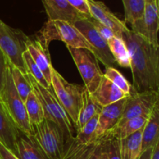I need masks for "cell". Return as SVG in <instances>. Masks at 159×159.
<instances>
[{"label": "cell", "mask_w": 159, "mask_h": 159, "mask_svg": "<svg viewBox=\"0 0 159 159\" xmlns=\"http://www.w3.org/2000/svg\"><path fill=\"white\" fill-rule=\"evenodd\" d=\"M130 59L131 92H159V47L129 30L122 34Z\"/></svg>", "instance_id": "cell-1"}, {"label": "cell", "mask_w": 159, "mask_h": 159, "mask_svg": "<svg viewBox=\"0 0 159 159\" xmlns=\"http://www.w3.org/2000/svg\"><path fill=\"white\" fill-rule=\"evenodd\" d=\"M26 75L30 82L33 93L37 96L43 107L44 119L52 121L60 127L67 142L74 138V125L65 109L56 97L53 89H48L43 88L36 82L29 73Z\"/></svg>", "instance_id": "cell-2"}, {"label": "cell", "mask_w": 159, "mask_h": 159, "mask_svg": "<svg viewBox=\"0 0 159 159\" xmlns=\"http://www.w3.org/2000/svg\"><path fill=\"white\" fill-rule=\"evenodd\" d=\"M40 35L36 40L40 42L45 48L48 49L52 40H57L64 42L67 47L82 48L91 51L94 55V48L87 41L83 35L72 24L62 20H48L39 32Z\"/></svg>", "instance_id": "cell-3"}, {"label": "cell", "mask_w": 159, "mask_h": 159, "mask_svg": "<svg viewBox=\"0 0 159 159\" xmlns=\"http://www.w3.org/2000/svg\"><path fill=\"white\" fill-rule=\"evenodd\" d=\"M51 85L56 97L75 126L78 121L82 107V95L85 89V86L70 83L54 68L51 71Z\"/></svg>", "instance_id": "cell-4"}, {"label": "cell", "mask_w": 159, "mask_h": 159, "mask_svg": "<svg viewBox=\"0 0 159 159\" xmlns=\"http://www.w3.org/2000/svg\"><path fill=\"white\" fill-rule=\"evenodd\" d=\"M30 37L21 30L10 27L0 20V49L7 57L9 64L24 75L28 71L23 60V52Z\"/></svg>", "instance_id": "cell-5"}, {"label": "cell", "mask_w": 159, "mask_h": 159, "mask_svg": "<svg viewBox=\"0 0 159 159\" xmlns=\"http://www.w3.org/2000/svg\"><path fill=\"white\" fill-rule=\"evenodd\" d=\"M32 136L49 159H59L66 147V139L60 127L52 121L43 119L31 126Z\"/></svg>", "instance_id": "cell-6"}, {"label": "cell", "mask_w": 159, "mask_h": 159, "mask_svg": "<svg viewBox=\"0 0 159 159\" xmlns=\"http://www.w3.org/2000/svg\"><path fill=\"white\" fill-rule=\"evenodd\" d=\"M0 100L18 130L26 135H32V128L28 120L24 102L16 90L9 66L4 87L0 93Z\"/></svg>", "instance_id": "cell-7"}, {"label": "cell", "mask_w": 159, "mask_h": 159, "mask_svg": "<svg viewBox=\"0 0 159 159\" xmlns=\"http://www.w3.org/2000/svg\"><path fill=\"white\" fill-rule=\"evenodd\" d=\"M67 48L83 79L85 89L93 94L99 86L103 75V73L99 68L98 60L88 50L71 47Z\"/></svg>", "instance_id": "cell-8"}, {"label": "cell", "mask_w": 159, "mask_h": 159, "mask_svg": "<svg viewBox=\"0 0 159 159\" xmlns=\"http://www.w3.org/2000/svg\"><path fill=\"white\" fill-rule=\"evenodd\" d=\"M73 26L80 31L87 41L94 48V56L96 58L102 62L106 68H115L116 63L110 52L107 41L96 30L89 18L84 17L80 19Z\"/></svg>", "instance_id": "cell-9"}, {"label": "cell", "mask_w": 159, "mask_h": 159, "mask_svg": "<svg viewBox=\"0 0 159 159\" xmlns=\"http://www.w3.org/2000/svg\"><path fill=\"white\" fill-rule=\"evenodd\" d=\"M159 103L158 93H136L131 92L127 96L123 110L122 116L117 126L121 125L128 120L141 116H149L154 108Z\"/></svg>", "instance_id": "cell-10"}, {"label": "cell", "mask_w": 159, "mask_h": 159, "mask_svg": "<svg viewBox=\"0 0 159 159\" xmlns=\"http://www.w3.org/2000/svg\"><path fill=\"white\" fill-rule=\"evenodd\" d=\"M158 4L159 2L155 0H145L142 17L130 25L131 31L141 35L156 47H159Z\"/></svg>", "instance_id": "cell-11"}, {"label": "cell", "mask_w": 159, "mask_h": 159, "mask_svg": "<svg viewBox=\"0 0 159 159\" xmlns=\"http://www.w3.org/2000/svg\"><path fill=\"white\" fill-rule=\"evenodd\" d=\"M87 3L91 17L111 30L115 36L121 37L123 34L130 30L125 23L117 18L103 2L97 0H87Z\"/></svg>", "instance_id": "cell-12"}, {"label": "cell", "mask_w": 159, "mask_h": 159, "mask_svg": "<svg viewBox=\"0 0 159 159\" xmlns=\"http://www.w3.org/2000/svg\"><path fill=\"white\" fill-rule=\"evenodd\" d=\"M127 98L102 107L98 119L96 130V142L104 134L115 128L119 124Z\"/></svg>", "instance_id": "cell-13"}, {"label": "cell", "mask_w": 159, "mask_h": 159, "mask_svg": "<svg viewBox=\"0 0 159 159\" xmlns=\"http://www.w3.org/2000/svg\"><path fill=\"white\" fill-rule=\"evenodd\" d=\"M49 20H62L74 24L85 17L75 9L67 0H41ZM87 18V17H86Z\"/></svg>", "instance_id": "cell-14"}, {"label": "cell", "mask_w": 159, "mask_h": 159, "mask_svg": "<svg viewBox=\"0 0 159 159\" xmlns=\"http://www.w3.org/2000/svg\"><path fill=\"white\" fill-rule=\"evenodd\" d=\"M20 131L9 116L0 100V143L16 154Z\"/></svg>", "instance_id": "cell-15"}, {"label": "cell", "mask_w": 159, "mask_h": 159, "mask_svg": "<svg viewBox=\"0 0 159 159\" xmlns=\"http://www.w3.org/2000/svg\"><path fill=\"white\" fill-rule=\"evenodd\" d=\"M26 50L30 54L36 65L38 66L40 71L44 75L48 83L51 85V57H50L48 49L45 48L37 40H31L29 38L26 43Z\"/></svg>", "instance_id": "cell-16"}, {"label": "cell", "mask_w": 159, "mask_h": 159, "mask_svg": "<svg viewBox=\"0 0 159 159\" xmlns=\"http://www.w3.org/2000/svg\"><path fill=\"white\" fill-rule=\"evenodd\" d=\"M92 95L101 107L114 103L129 96L123 93L104 75H102L99 86Z\"/></svg>", "instance_id": "cell-17"}, {"label": "cell", "mask_w": 159, "mask_h": 159, "mask_svg": "<svg viewBox=\"0 0 159 159\" xmlns=\"http://www.w3.org/2000/svg\"><path fill=\"white\" fill-rule=\"evenodd\" d=\"M159 141V103L155 106L142 129L141 152L155 147Z\"/></svg>", "instance_id": "cell-18"}, {"label": "cell", "mask_w": 159, "mask_h": 159, "mask_svg": "<svg viewBox=\"0 0 159 159\" xmlns=\"http://www.w3.org/2000/svg\"><path fill=\"white\" fill-rule=\"evenodd\" d=\"M16 155L20 159H49L32 135L21 132L17 139Z\"/></svg>", "instance_id": "cell-19"}, {"label": "cell", "mask_w": 159, "mask_h": 159, "mask_svg": "<svg viewBox=\"0 0 159 159\" xmlns=\"http://www.w3.org/2000/svg\"><path fill=\"white\" fill-rule=\"evenodd\" d=\"M102 108V107H101L93 98V95L88 90L85 89L82 95V103L79 111L78 121L75 125L76 131H79L80 129H82L84 125L95 115L100 113Z\"/></svg>", "instance_id": "cell-20"}, {"label": "cell", "mask_w": 159, "mask_h": 159, "mask_svg": "<svg viewBox=\"0 0 159 159\" xmlns=\"http://www.w3.org/2000/svg\"><path fill=\"white\" fill-rule=\"evenodd\" d=\"M149 116H137L128 120L121 125L116 126L115 128L104 134L102 137H114L120 140L127 138L130 135L141 130L145 125Z\"/></svg>", "instance_id": "cell-21"}, {"label": "cell", "mask_w": 159, "mask_h": 159, "mask_svg": "<svg viewBox=\"0 0 159 159\" xmlns=\"http://www.w3.org/2000/svg\"><path fill=\"white\" fill-rule=\"evenodd\" d=\"M143 129V128H142ZM142 129L120 140L122 159H138L141 154Z\"/></svg>", "instance_id": "cell-22"}, {"label": "cell", "mask_w": 159, "mask_h": 159, "mask_svg": "<svg viewBox=\"0 0 159 159\" xmlns=\"http://www.w3.org/2000/svg\"><path fill=\"white\" fill-rule=\"evenodd\" d=\"M107 43L116 63L124 68H130V54L124 40L114 36L107 41Z\"/></svg>", "instance_id": "cell-23"}, {"label": "cell", "mask_w": 159, "mask_h": 159, "mask_svg": "<svg viewBox=\"0 0 159 159\" xmlns=\"http://www.w3.org/2000/svg\"><path fill=\"white\" fill-rule=\"evenodd\" d=\"M24 105L28 120L31 126L40 124L44 119L43 107L33 91L27 96L24 102Z\"/></svg>", "instance_id": "cell-24"}, {"label": "cell", "mask_w": 159, "mask_h": 159, "mask_svg": "<svg viewBox=\"0 0 159 159\" xmlns=\"http://www.w3.org/2000/svg\"><path fill=\"white\" fill-rule=\"evenodd\" d=\"M9 68H10L12 82H13L16 90L22 100L25 102L27 96L32 92V87H31L27 75L23 74L20 70H19L16 67L12 66L10 64H9Z\"/></svg>", "instance_id": "cell-25"}, {"label": "cell", "mask_w": 159, "mask_h": 159, "mask_svg": "<svg viewBox=\"0 0 159 159\" xmlns=\"http://www.w3.org/2000/svg\"><path fill=\"white\" fill-rule=\"evenodd\" d=\"M96 143L82 145L79 144L75 140V138H72L66 143L65 152L59 159H85L93 150Z\"/></svg>", "instance_id": "cell-26"}, {"label": "cell", "mask_w": 159, "mask_h": 159, "mask_svg": "<svg viewBox=\"0 0 159 159\" xmlns=\"http://www.w3.org/2000/svg\"><path fill=\"white\" fill-rule=\"evenodd\" d=\"M99 114L95 115L90 120L84 125L82 129L77 131V135L75 137V140L82 145L94 144L96 142V130L98 124Z\"/></svg>", "instance_id": "cell-27"}, {"label": "cell", "mask_w": 159, "mask_h": 159, "mask_svg": "<svg viewBox=\"0 0 159 159\" xmlns=\"http://www.w3.org/2000/svg\"><path fill=\"white\" fill-rule=\"evenodd\" d=\"M125 21L130 25L140 20L144 13L145 0H122Z\"/></svg>", "instance_id": "cell-28"}, {"label": "cell", "mask_w": 159, "mask_h": 159, "mask_svg": "<svg viewBox=\"0 0 159 159\" xmlns=\"http://www.w3.org/2000/svg\"><path fill=\"white\" fill-rule=\"evenodd\" d=\"M23 60H24L25 65H26V69H27L28 73L34 78L36 80V82L37 83L40 84L41 86H43V88L48 89H52L51 85H50L48 82L47 79H45L44 75L42 73V71H40V68H38L37 65H36L35 62L34 61L33 58L31 57L30 54L28 52L27 50L23 52Z\"/></svg>", "instance_id": "cell-29"}, {"label": "cell", "mask_w": 159, "mask_h": 159, "mask_svg": "<svg viewBox=\"0 0 159 159\" xmlns=\"http://www.w3.org/2000/svg\"><path fill=\"white\" fill-rule=\"evenodd\" d=\"M103 75L110 82H113L123 93H125L127 96H130L131 93V85L116 68H113V67L106 68Z\"/></svg>", "instance_id": "cell-30"}, {"label": "cell", "mask_w": 159, "mask_h": 159, "mask_svg": "<svg viewBox=\"0 0 159 159\" xmlns=\"http://www.w3.org/2000/svg\"><path fill=\"white\" fill-rule=\"evenodd\" d=\"M97 142L102 143V150L108 159H122L120 139L114 137H102Z\"/></svg>", "instance_id": "cell-31"}, {"label": "cell", "mask_w": 159, "mask_h": 159, "mask_svg": "<svg viewBox=\"0 0 159 159\" xmlns=\"http://www.w3.org/2000/svg\"><path fill=\"white\" fill-rule=\"evenodd\" d=\"M9 66V62L7 57L4 54L1 49H0V93L4 87L6 82V73Z\"/></svg>", "instance_id": "cell-32"}, {"label": "cell", "mask_w": 159, "mask_h": 159, "mask_svg": "<svg viewBox=\"0 0 159 159\" xmlns=\"http://www.w3.org/2000/svg\"><path fill=\"white\" fill-rule=\"evenodd\" d=\"M68 3L74 8L75 9L85 16L87 18H90L91 15H90L89 8L88 3H87V0H67Z\"/></svg>", "instance_id": "cell-33"}, {"label": "cell", "mask_w": 159, "mask_h": 159, "mask_svg": "<svg viewBox=\"0 0 159 159\" xmlns=\"http://www.w3.org/2000/svg\"><path fill=\"white\" fill-rule=\"evenodd\" d=\"M90 21L92 22V23L93 24V26H95V28L96 29V30L99 32V34L105 39L107 41H108L110 39H111L112 37H114L115 34L113 31L111 30L110 29H109L108 27H107L106 26L104 25L101 24L100 23L96 20L95 19H93V17H90L89 18Z\"/></svg>", "instance_id": "cell-34"}, {"label": "cell", "mask_w": 159, "mask_h": 159, "mask_svg": "<svg viewBox=\"0 0 159 159\" xmlns=\"http://www.w3.org/2000/svg\"><path fill=\"white\" fill-rule=\"evenodd\" d=\"M101 154H102V143L97 142L95 144L91 152L85 159H101Z\"/></svg>", "instance_id": "cell-35"}, {"label": "cell", "mask_w": 159, "mask_h": 159, "mask_svg": "<svg viewBox=\"0 0 159 159\" xmlns=\"http://www.w3.org/2000/svg\"><path fill=\"white\" fill-rule=\"evenodd\" d=\"M0 159H20L16 154L0 143Z\"/></svg>", "instance_id": "cell-36"}, {"label": "cell", "mask_w": 159, "mask_h": 159, "mask_svg": "<svg viewBox=\"0 0 159 159\" xmlns=\"http://www.w3.org/2000/svg\"><path fill=\"white\" fill-rule=\"evenodd\" d=\"M154 148H151L147 149V150L141 152V155H140L138 159H152V152H153Z\"/></svg>", "instance_id": "cell-37"}, {"label": "cell", "mask_w": 159, "mask_h": 159, "mask_svg": "<svg viewBox=\"0 0 159 159\" xmlns=\"http://www.w3.org/2000/svg\"><path fill=\"white\" fill-rule=\"evenodd\" d=\"M152 159H159V141L155 145L152 152Z\"/></svg>", "instance_id": "cell-38"}, {"label": "cell", "mask_w": 159, "mask_h": 159, "mask_svg": "<svg viewBox=\"0 0 159 159\" xmlns=\"http://www.w3.org/2000/svg\"><path fill=\"white\" fill-rule=\"evenodd\" d=\"M101 159H108L107 158V154L106 152L102 150V154H101Z\"/></svg>", "instance_id": "cell-39"}, {"label": "cell", "mask_w": 159, "mask_h": 159, "mask_svg": "<svg viewBox=\"0 0 159 159\" xmlns=\"http://www.w3.org/2000/svg\"><path fill=\"white\" fill-rule=\"evenodd\" d=\"M155 1H157V2H159V0H155Z\"/></svg>", "instance_id": "cell-40"}]
</instances>
